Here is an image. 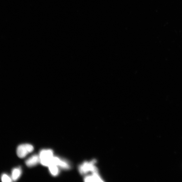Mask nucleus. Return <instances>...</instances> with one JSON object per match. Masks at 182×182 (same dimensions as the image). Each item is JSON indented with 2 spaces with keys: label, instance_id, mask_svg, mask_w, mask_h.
I'll list each match as a JSON object with an SVG mask.
<instances>
[{
  "label": "nucleus",
  "instance_id": "f257e3e1",
  "mask_svg": "<svg viewBox=\"0 0 182 182\" xmlns=\"http://www.w3.org/2000/svg\"><path fill=\"white\" fill-rule=\"evenodd\" d=\"M54 156L53 152L50 149H44L40 152L39 157L40 163L44 166L48 167L51 164L52 159Z\"/></svg>",
  "mask_w": 182,
  "mask_h": 182
},
{
  "label": "nucleus",
  "instance_id": "f03ea898",
  "mask_svg": "<svg viewBox=\"0 0 182 182\" xmlns=\"http://www.w3.org/2000/svg\"><path fill=\"white\" fill-rule=\"evenodd\" d=\"M34 150V147L32 145L24 144L20 145L17 149L18 156L20 158H23Z\"/></svg>",
  "mask_w": 182,
  "mask_h": 182
},
{
  "label": "nucleus",
  "instance_id": "7ed1b4c3",
  "mask_svg": "<svg viewBox=\"0 0 182 182\" xmlns=\"http://www.w3.org/2000/svg\"><path fill=\"white\" fill-rule=\"evenodd\" d=\"M94 163L93 161L84 162L79 166V170L80 173L83 175L90 172L92 174L97 173Z\"/></svg>",
  "mask_w": 182,
  "mask_h": 182
},
{
  "label": "nucleus",
  "instance_id": "20e7f679",
  "mask_svg": "<svg viewBox=\"0 0 182 182\" xmlns=\"http://www.w3.org/2000/svg\"><path fill=\"white\" fill-rule=\"evenodd\" d=\"M40 162L39 155L36 154L33 155L28 159L25 161V164L28 167L34 166Z\"/></svg>",
  "mask_w": 182,
  "mask_h": 182
},
{
  "label": "nucleus",
  "instance_id": "39448f33",
  "mask_svg": "<svg viewBox=\"0 0 182 182\" xmlns=\"http://www.w3.org/2000/svg\"><path fill=\"white\" fill-rule=\"evenodd\" d=\"M22 174V170L20 168H15L13 169L12 171L11 177L13 181L17 180L20 177Z\"/></svg>",
  "mask_w": 182,
  "mask_h": 182
},
{
  "label": "nucleus",
  "instance_id": "423d86ee",
  "mask_svg": "<svg viewBox=\"0 0 182 182\" xmlns=\"http://www.w3.org/2000/svg\"><path fill=\"white\" fill-rule=\"evenodd\" d=\"M57 166L51 164L48 166L50 173L53 176H57L59 173V170Z\"/></svg>",
  "mask_w": 182,
  "mask_h": 182
},
{
  "label": "nucleus",
  "instance_id": "0eeeda50",
  "mask_svg": "<svg viewBox=\"0 0 182 182\" xmlns=\"http://www.w3.org/2000/svg\"><path fill=\"white\" fill-rule=\"evenodd\" d=\"M1 180L3 182H11L13 181L12 177L6 174H3L1 176Z\"/></svg>",
  "mask_w": 182,
  "mask_h": 182
}]
</instances>
